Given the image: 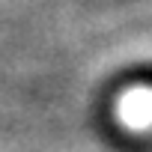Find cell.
I'll return each mask as SVG.
<instances>
[{"label":"cell","instance_id":"obj_1","mask_svg":"<svg viewBox=\"0 0 152 152\" xmlns=\"http://www.w3.org/2000/svg\"><path fill=\"white\" fill-rule=\"evenodd\" d=\"M116 119L131 131L152 128V87H131L122 93L116 99Z\"/></svg>","mask_w":152,"mask_h":152}]
</instances>
